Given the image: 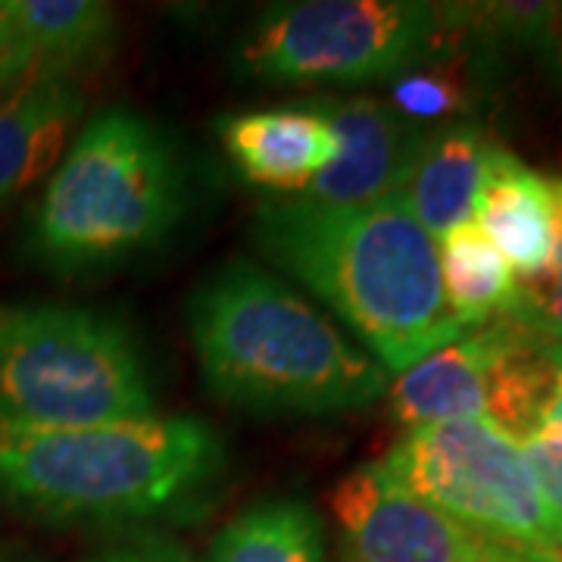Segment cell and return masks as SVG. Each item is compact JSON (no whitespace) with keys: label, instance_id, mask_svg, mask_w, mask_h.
<instances>
[{"label":"cell","instance_id":"obj_21","mask_svg":"<svg viewBox=\"0 0 562 562\" xmlns=\"http://www.w3.org/2000/svg\"><path fill=\"white\" fill-rule=\"evenodd\" d=\"M85 562H191V557L181 550L179 543L162 538V535L138 531L132 538L106 543L103 550H98Z\"/></svg>","mask_w":562,"mask_h":562},{"label":"cell","instance_id":"obj_12","mask_svg":"<svg viewBox=\"0 0 562 562\" xmlns=\"http://www.w3.org/2000/svg\"><path fill=\"white\" fill-rule=\"evenodd\" d=\"M509 319L487 322L422 357L416 366L391 379V416L419 428L431 422L487 419L491 375L506 341Z\"/></svg>","mask_w":562,"mask_h":562},{"label":"cell","instance_id":"obj_23","mask_svg":"<svg viewBox=\"0 0 562 562\" xmlns=\"http://www.w3.org/2000/svg\"><path fill=\"white\" fill-rule=\"evenodd\" d=\"M538 50H541V57L547 60V66L553 69V76L562 85V3L553 7V16H550V25L543 32V41Z\"/></svg>","mask_w":562,"mask_h":562},{"label":"cell","instance_id":"obj_9","mask_svg":"<svg viewBox=\"0 0 562 562\" xmlns=\"http://www.w3.org/2000/svg\"><path fill=\"white\" fill-rule=\"evenodd\" d=\"M7 44L0 50V101L35 81H76L103 66L113 41V7L98 0H3Z\"/></svg>","mask_w":562,"mask_h":562},{"label":"cell","instance_id":"obj_8","mask_svg":"<svg viewBox=\"0 0 562 562\" xmlns=\"http://www.w3.org/2000/svg\"><path fill=\"white\" fill-rule=\"evenodd\" d=\"M331 516L341 562H475L482 538L391 482L379 462L344 475Z\"/></svg>","mask_w":562,"mask_h":562},{"label":"cell","instance_id":"obj_15","mask_svg":"<svg viewBox=\"0 0 562 562\" xmlns=\"http://www.w3.org/2000/svg\"><path fill=\"white\" fill-rule=\"evenodd\" d=\"M81 110L76 81H35L0 101V210L57 169Z\"/></svg>","mask_w":562,"mask_h":562},{"label":"cell","instance_id":"obj_4","mask_svg":"<svg viewBox=\"0 0 562 562\" xmlns=\"http://www.w3.org/2000/svg\"><path fill=\"white\" fill-rule=\"evenodd\" d=\"M181 206L184 169L172 140L132 110H101L44 181L29 250L57 276L110 269L154 250Z\"/></svg>","mask_w":562,"mask_h":562},{"label":"cell","instance_id":"obj_24","mask_svg":"<svg viewBox=\"0 0 562 562\" xmlns=\"http://www.w3.org/2000/svg\"><path fill=\"white\" fill-rule=\"evenodd\" d=\"M557 357H560V382H557V397H553V406L547 413V422L562 419V344L557 341Z\"/></svg>","mask_w":562,"mask_h":562},{"label":"cell","instance_id":"obj_19","mask_svg":"<svg viewBox=\"0 0 562 562\" xmlns=\"http://www.w3.org/2000/svg\"><path fill=\"white\" fill-rule=\"evenodd\" d=\"M547 181H550V201H553L550 257L541 272L528 279H516V303H513L509 319H516L547 341L562 344V176Z\"/></svg>","mask_w":562,"mask_h":562},{"label":"cell","instance_id":"obj_26","mask_svg":"<svg viewBox=\"0 0 562 562\" xmlns=\"http://www.w3.org/2000/svg\"><path fill=\"white\" fill-rule=\"evenodd\" d=\"M10 562H35V560H10Z\"/></svg>","mask_w":562,"mask_h":562},{"label":"cell","instance_id":"obj_22","mask_svg":"<svg viewBox=\"0 0 562 562\" xmlns=\"http://www.w3.org/2000/svg\"><path fill=\"white\" fill-rule=\"evenodd\" d=\"M475 562H562V553L547 547H522V543H503L479 538Z\"/></svg>","mask_w":562,"mask_h":562},{"label":"cell","instance_id":"obj_11","mask_svg":"<svg viewBox=\"0 0 562 562\" xmlns=\"http://www.w3.org/2000/svg\"><path fill=\"white\" fill-rule=\"evenodd\" d=\"M220 144L257 188L301 198L338 160V138L316 106H281L222 116Z\"/></svg>","mask_w":562,"mask_h":562},{"label":"cell","instance_id":"obj_3","mask_svg":"<svg viewBox=\"0 0 562 562\" xmlns=\"http://www.w3.org/2000/svg\"><path fill=\"white\" fill-rule=\"evenodd\" d=\"M225 465L220 435L191 416L91 428L0 422V497L44 522H181L210 503Z\"/></svg>","mask_w":562,"mask_h":562},{"label":"cell","instance_id":"obj_16","mask_svg":"<svg viewBox=\"0 0 562 562\" xmlns=\"http://www.w3.org/2000/svg\"><path fill=\"white\" fill-rule=\"evenodd\" d=\"M441 284L453 319L465 331L506 319L516 303V276L475 220L450 228L438 241Z\"/></svg>","mask_w":562,"mask_h":562},{"label":"cell","instance_id":"obj_25","mask_svg":"<svg viewBox=\"0 0 562 562\" xmlns=\"http://www.w3.org/2000/svg\"><path fill=\"white\" fill-rule=\"evenodd\" d=\"M3 44H7V7L0 0V50H3Z\"/></svg>","mask_w":562,"mask_h":562},{"label":"cell","instance_id":"obj_2","mask_svg":"<svg viewBox=\"0 0 562 562\" xmlns=\"http://www.w3.org/2000/svg\"><path fill=\"white\" fill-rule=\"evenodd\" d=\"M210 394L276 416H335L387 397L391 375L319 306L262 266L232 260L184 306Z\"/></svg>","mask_w":562,"mask_h":562},{"label":"cell","instance_id":"obj_14","mask_svg":"<svg viewBox=\"0 0 562 562\" xmlns=\"http://www.w3.org/2000/svg\"><path fill=\"white\" fill-rule=\"evenodd\" d=\"M472 216L484 238L509 262V269L519 272V279H528L547 266L553 244L550 181L501 144H494L487 154Z\"/></svg>","mask_w":562,"mask_h":562},{"label":"cell","instance_id":"obj_18","mask_svg":"<svg viewBox=\"0 0 562 562\" xmlns=\"http://www.w3.org/2000/svg\"><path fill=\"white\" fill-rule=\"evenodd\" d=\"M387 103L401 113L403 120L425 128V122L443 125V122H460L475 103V88L465 76V66L453 54L443 57V44L419 66L406 69L403 76L391 81Z\"/></svg>","mask_w":562,"mask_h":562},{"label":"cell","instance_id":"obj_13","mask_svg":"<svg viewBox=\"0 0 562 562\" xmlns=\"http://www.w3.org/2000/svg\"><path fill=\"white\" fill-rule=\"evenodd\" d=\"M491 147L494 140L484 135L482 125L465 120L422 132L394 194L403 198L435 241L472 220Z\"/></svg>","mask_w":562,"mask_h":562},{"label":"cell","instance_id":"obj_17","mask_svg":"<svg viewBox=\"0 0 562 562\" xmlns=\"http://www.w3.org/2000/svg\"><path fill=\"white\" fill-rule=\"evenodd\" d=\"M203 562H325V525L297 497L254 503L213 538Z\"/></svg>","mask_w":562,"mask_h":562},{"label":"cell","instance_id":"obj_7","mask_svg":"<svg viewBox=\"0 0 562 562\" xmlns=\"http://www.w3.org/2000/svg\"><path fill=\"white\" fill-rule=\"evenodd\" d=\"M379 465L403 491L487 541L557 550L522 447L494 422L453 419L406 428Z\"/></svg>","mask_w":562,"mask_h":562},{"label":"cell","instance_id":"obj_1","mask_svg":"<svg viewBox=\"0 0 562 562\" xmlns=\"http://www.w3.org/2000/svg\"><path fill=\"white\" fill-rule=\"evenodd\" d=\"M250 238L319 297L391 379L465 335L443 297L438 241L397 194L350 206L269 201L257 210Z\"/></svg>","mask_w":562,"mask_h":562},{"label":"cell","instance_id":"obj_20","mask_svg":"<svg viewBox=\"0 0 562 562\" xmlns=\"http://www.w3.org/2000/svg\"><path fill=\"white\" fill-rule=\"evenodd\" d=\"M525 465L541 497L547 525L553 531L557 550L562 553V419L543 422L522 443Z\"/></svg>","mask_w":562,"mask_h":562},{"label":"cell","instance_id":"obj_6","mask_svg":"<svg viewBox=\"0 0 562 562\" xmlns=\"http://www.w3.org/2000/svg\"><path fill=\"white\" fill-rule=\"evenodd\" d=\"M443 44L438 3L301 0L262 16L241 44L247 76L276 85L394 81Z\"/></svg>","mask_w":562,"mask_h":562},{"label":"cell","instance_id":"obj_5","mask_svg":"<svg viewBox=\"0 0 562 562\" xmlns=\"http://www.w3.org/2000/svg\"><path fill=\"white\" fill-rule=\"evenodd\" d=\"M160 416L132 328L57 303L0 306V422L91 428Z\"/></svg>","mask_w":562,"mask_h":562},{"label":"cell","instance_id":"obj_10","mask_svg":"<svg viewBox=\"0 0 562 562\" xmlns=\"http://www.w3.org/2000/svg\"><path fill=\"white\" fill-rule=\"evenodd\" d=\"M313 106L338 138V160L301 198L325 206H350L394 194L425 128L369 94L325 98Z\"/></svg>","mask_w":562,"mask_h":562}]
</instances>
